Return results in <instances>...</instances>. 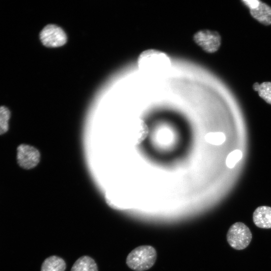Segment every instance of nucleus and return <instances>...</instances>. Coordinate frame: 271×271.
I'll return each instance as SVG.
<instances>
[{
	"mask_svg": "<svg viewBox=\"0 0 271 271\" xmlns=\"http://www.w3.org/2000/svg\"><path fill=\"white\" fill-rule=\"evenodd\" d=\"M252 238L249 228L242 222H236L232 225L227 233V240L229 245L237 250L246 248Z\"/></svg>",
	"mask_w": 271,
	"mask_h": 271,
	"instance_id": "nucleus-2",
	"label": "nucleus"
},
{
	"mask_svg": "<svg viewBox=\"0 0 271 271\" xmlns=\"http://www.w3.org/2000/svg\"><path fill=\"white\" fill-rule=\"evenodd\" d=\"M157 257L156 250L151 245H141L134 248L127 255V265L134 271H145L152 267Z\"/></svg>",
	"mask_w": 271,
	"mask_h": 271,
	"instance_id": "nucleus-1",
	"label": "nucleus"
},
{
	"mask_svg": "<svg viewBox=\"0 0 271 271\" xmlns=\"http://www.w3.org/2000/svg\"><path fill=\"white\" fill-rule=\"evenodd\" d=\"M169 60L166 54L156 51L149 50L143 52L140 56L139 64L145 70L159 71L167 68Z\"/></svg>",
	"mask_w": 271,
	"mask_h": 271,
	"instance_id": "nucleus-4",
	"label": "nucleus"
},
{
	"mask_svg": "<svg viewBox=\"0 0 271 271\" xmlns=\"http://www.w3.org/2000/svg\"><path fill=\"white\" fill-rule=\"evenodd\" d=\"M253 88L262 99L271 104V82H263L260 84L255 83Z\"/></svg>",
	"mask_w": 271,
	"mask_h": 271,
	"instance_id": "nucleus-11",
	"label": "nucleus"
},
{
	"mask_svg": "<svg viewBox=\"0 0 271 271\" xmlns=\"http://www.w3.org/2000/svg\"><path fill=\"white\" fill-rule=\"evenodd\" d=\"M193 38L195 43L208 53H213L217 51L221 44L220 34L213 30H199L194 34Z\"/></svg>",
	"mask_w": 271,
	"mask_h": 271,
	"instance_id": "nucleus-3",
	"label": "nucleus"
},
{
	"mask_svg": "<svg viewBox=\"0 0 271 271\" xmlns=\"http://www.w3.org/2000/svg\"><path fill=\"white\" fill-rule=\"evenodd\" d=\"M251 17L265 26L271 25V7L260 1H242Z\"/></svg>",
	"mask_w": 271,
	"mask_h": 271,
	"instance_id": "nucleus-7",
	"label": "nucleus"
},
{
	"mask_svg": "<svg viewBox=\"0 0 271 271\" xmlns=\"http://www.w3.org/2000/svg\"><path fill=\"white\" fill-rule=\"evenodd\" d=\"M242 152L239 150H235L230 152L226 158V166L229 169L233 168L242 158Z\"/></svg>",
	"mask_w": 271,
	"mask_h": 271,
	"instance_id": "nucleus-13",
	"label": "nucleus"
},
{
	"mask_svg": "<svg viewBox=\"0 0 271 271\" xmlns=\"http://www.w3.org/2000/svg\"><path fill=\"white\" fill-rule=\"evenodd\" d=\"M66 267V263L63 258L53 255L44 260L41 265V271H65Z\"/></svg>",
	"mask_w": 271,
	"mask_h": 271,
	"instance_id": "nucleus-9",
	"label": "nucleus"
},
{
	"mask_svg": "<svg viewBox=\"0 0 271 271\" xmlns=\"http://www.w3.org/2000/svg\"><path fill=\"white\" fill-rule=\"evenodd\" d=\"M71 271H98V267L92 258L84 255L79 258L74 262Z\"/></svg>",
	"mask_w": 271,
	"mask_h": 271,
	"instance_id": "nucleus-10",
	"label": "nucleus"
},
{
	"mask_svg": "<svg viewBox=\"0 0 271 271\" xmlns=\"http://www.w3.org/2000/svg\"><path fill=\"white\" fill-rule=\"evenodd\" d=\"M17 159L21 168L31 169L39 163L41 154L35 147L27 144H21L17 148Z\"/></svg>",
	"mask_w": 271,
	"mask_h": 271,
	"instance_id": "nucleus-6",
	"label": "nucleus"
},
{
	"mask_svg": "<svg viewBox=\"0 0 271 271\" xmlns=\"http://www.w3.org/2000/svg\"><path fill=\"white\" fill-rule=\"evenodd\" d=\"M11 112L8 107L0 106V135L8 131Z\"/></svg>",
	"mask_w": 271,
	"mask_h": 271,
	"instance_id": "nucleus-12",
	"label": "nucleus"
},
{
	"mask_svg": "<svg viewBox=\"0 0 271 271\" xmlns=\"http://www.w3.org/2000/svg\"><path fill=\"white\" fill-rule=\"evenodd\" d=\"M40 39L45 46L59 47L67 41V36L63 29L55 24H48L40 33Z\"/></svg>",
	"mask_w": 271,
	"mask_h": 271,
	"instance_id": "nucleus-5",
	"label": "nucleus"
},
{
	"mask_svg": "<svg viewBox=\"0 0 271 271\" xmlns=\"http://www.w3.org/2000/svg\"><path fill=\"white\" fill-rule=\"evenodd\" d=\"M253 220L255 225L261 228H271V207L261 206L253 212Z\"/></svg>",
	"mask_w": 271,
	"mask_h": 271,
	"instance_id": "nucleus-8",
	"label": "nucleus"
}]
</instances>
